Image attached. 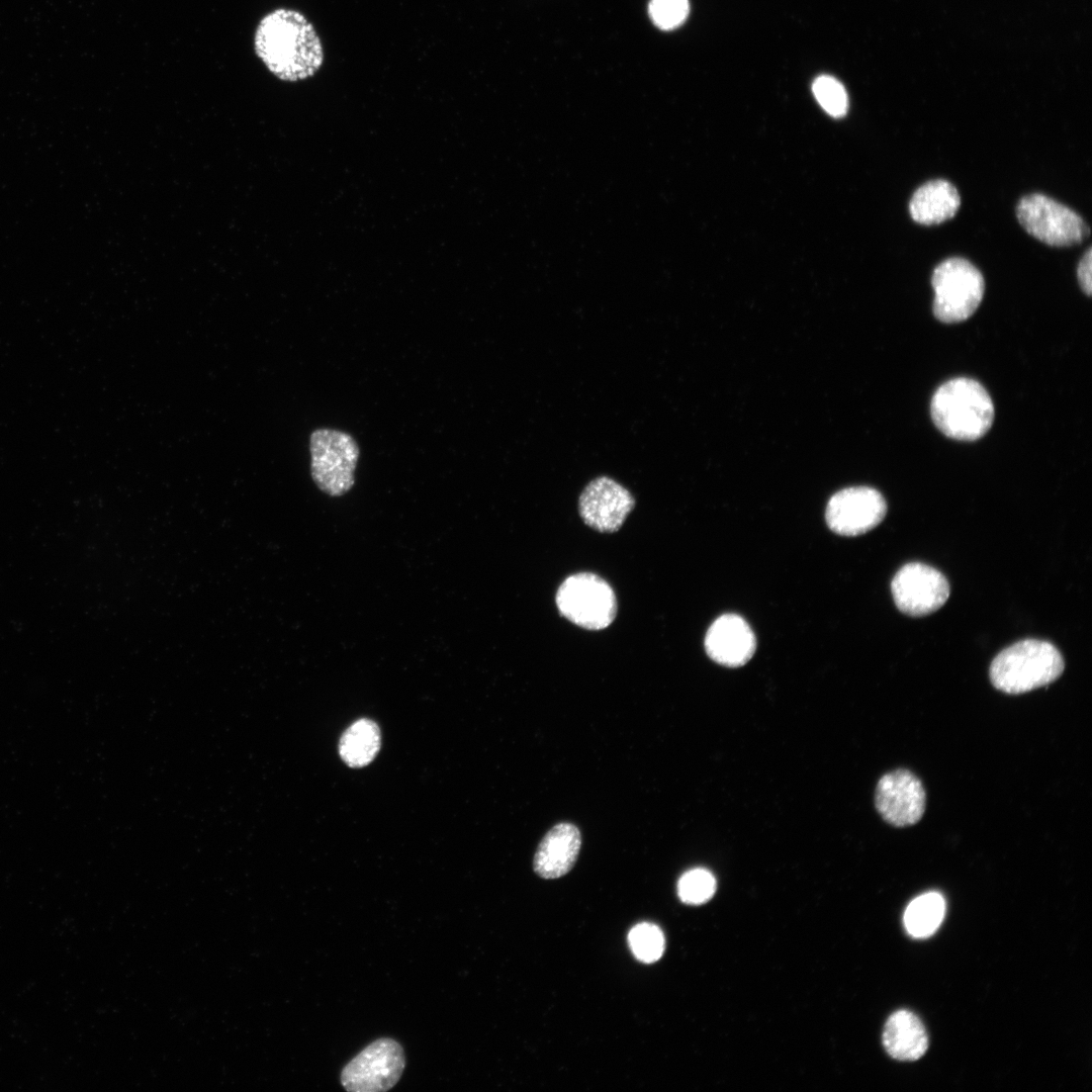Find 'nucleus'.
I'll use <instances>...</instances> for the list:
<instances>
[{"mask_svg": "<svg viewBox=\"0 0 1092 1092\" xmlns=\"http://www.w3.org/2000/svg\"><path fill=\"white\" fill-rule=\"evenodd\" d=\"M254 49L266 68L286 82L312 77L324 62L314 27L302 13L288 8L272 10L260 20Z\"/></svg>", "mask_w": 1092, "mask_h": 1092, "instance_id": "nucleus-1", "label": "nucleus"}, {"mask_svg": "<svg viewBox=\"0 0 1092 1092\" xmlns=\"http://www.w3.org/2000/svg\"><path fill=\"white\" fill-rule=\"evenodd\" d=\"M930 413L933 423L945 436L960 441L983 437L994 420L993 401L978 381L959 377L934 392Z\"/></svg>", "mask_w": 1092, "mask_h": 1092, "instance_id": "nucleus-2", "label": "nucleus"}, {"mask_svg": "<svg viewBox=\"0 0 1092 1092\" xmlns=\"http://www.w3.org/2000/svg\"><path fill=\"white\" fill-rule=\"evenodd\" d=\"M1064 668V658L1051 642L1024 639L995 656L989 676L995 689L1016 695L1050 685L1062 675Z\"/></svg>", "mask_w": 1092, "mask_h": 1092, "instance_id": "nucleus-3", "label": "nucleus"}, {"mask_svg": "<svg viewBox=\"0 0 1092 1092\" xmlns=\"http://www.w3.org/2000/svg\"><path fill=\"white\" fill-rule=\"evenodd\" d=\"M931 285L933 313L938 321L947 324L969 318L981 303L985 291L982 273L961 257L939 263L932 272Z\"/></svg>", "mask_w": 1092, "mask_h": 1092, "instance_id": "nucleus-4", "label": "nucleus"}, {"mask_svg": "<svg viewBox=\"0 0 1092 1092\" xmlns=\"http://www.w3.org/2000/svg\"><path fill=\"white\" fill-rule=\"evenodd\" d=\"M310 473L316 486L331 496H340L354 485L359 447L343 431L317 429L309 439Z\"/></svg>", "mask_w": 1092, "mask_h": 1092, "instance_id": "nucleus-5", "label": "nucleus"}, {"mask_svg": "<svg viewBox=\"0 0 1092 1092\" xmlns=\"http://www.w3.org/2000/svg\"><path fill=\"white\" fill-rule=\"evenodd\" d=\"M555 601L563 617L587 630L607 628L617 614V601L612 586L604 578L590 572L568 576L558 587Z\"/></svg>", "mask_w": 1092, "mask_h": 1092, "instance_id": "nucleus-6", "label": "nucleus"}, {"mask_svg": "<svg viewBox=\"0 0 1092 1092\" xmlns=\"http://www.w3.org/2000/svg\"><path fill=\"white\" fill-rule=\"evenodd\" d=\"M1015 213L1030 236L1052 247H1072L1090 236L1089 225L1078 213L1041 193L1023 196Z\"/></svg>", "mask_w": 1092, "mask_h": 1092, "instance_id": "nucleus-7", "label": "nucleus"}, {"mask_svg": "<svg viewBox=\"0 0 1092 1092\" xmlns=\"http://www.w3.org/2000/svg\"><path fill=\"white\" fill-rule=\"evenodd\" d=\"M405 1066L401 1045L381 1037L362 1050L342 1070L341 1083L351 1092H383L399 1080Z\"/></svg>", "mask_w": 1092, "mask_h": 1092, "instance_id": "nucleus-8", "label": "nucleus"}, {"mask_svg": "<svg viewBox=\"0 0 1092 1092\" xmlns=\"http://www.w3.org/2000/svg\"><path fill=\"white\" fill-rule=\"evenodd\" d=\"M896 607L904 614L920 617L937 611L949 597L946 577L921 562L903 565L891 582Z\"/></svg>", "mask_w": 1092, "mask_h": 1092, "instance_id": "nucleus-9", "label": "nucleus"}, {"mask_svg": "<svg viewBox=\"0 0 1092 1092\" xmlns=\"http://www.w3.org/2000/svg\"><path fill=\"white\" fill-rule=\"evenodd\" d=\"M886 513L887 504L880 491L869 486H854L830 497L825 518L836 534L857 536L878 526Z\"/></svg>", "mask_w": 1092, "mask_h": 1092, "instance_id": "nucleus-10", "label": "nucleus"}, {"mask_svg": "<svg viewBox=\"0 0 1092 1092\" xmlns=\"http://www.w3.org/2000/svg\"><path fill=\"white\" fill-rule=\"evenodd\" d=\"M926 795L922 783L907 769H896L878 782L875 804L882 818L897 827L917 823L925 810Z\"/></svg>", "mask_w": 1092, "mask_h": 1092, "instance_id": "nucleus-11", "label": "nucleus"}, {"mask_svg": "<svg viewBox=\"0 0 1092 1092\" xmlns=\"http://www.w3.org/2000/svg\"><path fill=\"white\" fill-rule=\"evenodd\" d=\"M635 506V499L624 486L610 477L592 480L578 499L583 522L602 533L618 531Z\"/></svg>", "mask_w": 1092, "mask_h": 1092, "instance_id": "nucleus-12", "label": "nucleus"}, {"mask_svg": "<svg viewBox=\"0 0 1092 1092\" xmlns=\"http://www.w3.org/2000/svg\"><path fill=\"white\" fill-rule=\"evenodd\" d=\"M756 640L746 621L738 615L717 618L705 636V649L715 662L727 666L744 665L754 654Z\"/></svg>", "mask_w": 1092, "mask_h": 1092, "instance_id": "nucleus-13", "label": "nucleus"}, {"mask_svg": "<svg viewBox=\"0 0 1092 1092\" xmlns=\"http://www.w3.org/2000/svg\"><path fill=\"white\" fill-rule=\"evenodd\" d=\"M581 846L579 829L572 823L554 825L542 838L533 859L535 873L543 879H557L574 866Z\"/></svg>", "mask_w": 1092, "mask_h": 1092, "instance_id": "nucleus-14", "label": "nucleus"}, {"mask_svg": "<svg viewBox=\"0 0 1092 1092\" xmlns=\"http://www.w3.org/2000/svg\"><path fill=\"white\" fill-rule=\"evenodd\" d=\"M960 205L956 186L946 180L935 179L916 189L909 201V212L915 222L932 225L953 217Z\"/></svg>", "mask_w": 1092, "mask_h": 1092, "instance_id": "nucleus-15", "label": "nucleus"}, {"mask_svg": "<svg viewBox=\"0 0 1092 1092\" xmlns=\"http://www.w3.org/2000/svg\"><path fill=\"white\" fill-rule=\"evenodd\" d=\"M883 1044L886 1052L899 1061H915L928 1048V1036L920 1019L908 1010L893 1013L885 1024Z\"/></svg>", "mask_w": 1092, "mask_h": 1092, "instance_id": "nucleus-16", "label": "nucleus"}, {"mask_svg": "<svg viewBox=\"0 0 1092 1092\" xmlns=\"http://www.w3.org/2000/svg\"><path fill=\"white\" fill-rule=\"evenodd\" d=\"M380 730L370 719H360L352 723L343 733L339 743V753L351 767H363L370 763L380 748Z\"/></svg>", "mask_w": 1092, "mask_h": 1092, "instance_id": "nucleus-17", "label": "nucleus"}, {"mask_svg": "<svg viewBox=\"0 0 1092 1092\" xmlns=\"http://www.w3.org/2000/svg\"><path fill=\"white\" fill-rule=\"evenodd\" d=\"M945 912L943 897L937 892H928L912 900L904 913V925L907 932L916 938L932 935L941 924Z\"/></svg>", "mask_w": 1092, "mask_h": 1092, "instance_id": "nucleus-18", "label": "nucleus"}, {"mask_svg": "<svg viewBox=\"0 0 1092 1092\" xmlns=\"http://www.w3.org/2000/svg\"><path fill=\"white\" fill-rule=\"evenodd\" d=\"M628 942L635 958L645 964L658 961L665 947L662 931L652 923L635 925L628 934Z\"/></svg>", "mask_w": 1092, "mask_h": 1092, "instance_id": "nucleus-19", "label": "nucleus"}, {"mask_svg": "<svg viewBox=\"0 0 1092 1092\" xmlns=\"http://www.w3.org/2000/svg\"><path fill=\"white\" fill-rule=\"evenodd\" d=\"M716 880L706 869L697 868L686 872L678 880L677 894L679 899L690 905H700L714 895Z\"/></svg>", "mask_w": 1092, "mask_h": 1092, "instance_id": "nucleus-20", "label": "nucleus"}, {"mask_svg": "<svg viewBox=\"0 0 1092 1092\" xmlns=\"http://www.w3.org/2000/svg\"><path fill=\"white\" fill-rule=\"evenodd\" d=\"M812 91L821 107L833 117L843 116L848 108L847 93L834 77L821 75L815 79Z\"/></svg>", "mask_w": 1092, "mask_h": 1092, "instance_id": "nucleus-21", "label": "nucleus"}, {"mask_svg": "<svg viewBox=\"0 0 1092 1092\" xmlns=\"http://www.w3.org/2000/svg\"><path fill=\"white\" fill-rule=\"evenodd\" d=\"M688 0H650L648 13L652 22L662 30H670L685 22L689 15Z\"/></svg>", "mask_w": 1092, "mask_h": 1092, "instance_id": "nucleus-22", "label": "nucleus"}, {"mask_svg": "<svg viewBox=\"0 0 1092 1092\" xmlns=\"http://www.w3.org/2000/svg\"><path fill=\"white\" fill-rule=\"evenodd\" d=\"M1091 267H1092V249H1091V247H1089L1087 249V251L1083 254L1081 260L1079 261L1078 268H1077V276H1078L1079 284H1080L1082 290L1089 296L1091 295V291H1092Z\"/></svg>", "mask_w": 1092, "mask_h": 1092, "instance_id": "nucleus-23", "label": "nucleus"}]
</instances>
